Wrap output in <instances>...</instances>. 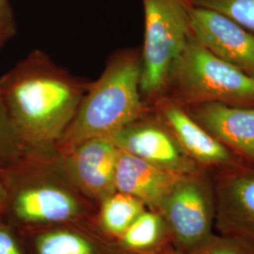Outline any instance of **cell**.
<instances>
[{
	"mask_svg": "<svg viewBox=\"0 0 254 254\" xmlns=\"http://www.w3.org/2000/svg\"><path fill=\"white\" fill-rule=\"evenodd\" d=\"M91 81L33 50L0 77V98L25 152H53Z\"/></svg>",
	"mask_w": 254,
	"mask_h": 254,
	"instance_id": "obj_1",
	"label": "cell"
},
{
	"mask_svg": "<svg viewBox=\"0 0 254 254\" xmlns=\"http://www.w3.org/2000/svg\"><path fill=\"white\" fill-rule=\"evenodd\" d=\"M6 189L1 215L19 230L91 220L97 205L74 185L56 152H25L0 168Z\"/></svg>",
	"mask_w": 254,
	"mask_h": 254,
	"instance_id": "obj_2",
	"label": "cell"
},
{
	"mask_svg": "<svg viewBox=\"0 0 254 254\" xmlns=\"http://www.w3.org/2000/svg\"><path fill=\"white\" fill-rule=\"evenodd\" d=\"M139 80L140 50L125 48L111 55L99 78L91 81L56 152L63 154L93 137H112L149 111Z\"/></svg>",
	"mask_w": 254,
	"mask_h": 254,
	"instance_id": "obj_3",
	"label": "cell"
},
{
	"mask_svg": "<svg viewBox=\"0 0 254 254\" xmlns=\"http://www.w3.org/2000/svg\"><path fill=\"white\" fill-rule=\"evenodd\" d=\"M184 109L205 103L254 107V77L190 36L173 63L163 96Z\"/></svg>",
	"mask_w": 254,
	"mask_h": 254,
	"instance_id": "obj_4",
	"label": "cell"
},
{
	"mask_svg": "<svg viewBox=\"0 0 254 254\" xmlns=\"http://www.w3.org/2000/svg\"><path fill=\"white\" fill-rule=\"evenodd\" d=\"M144 41L139 91L151 107L163 96L168 76L191 35L186 0H142Z\"/></svg>",
	"mask_w": 254,
	"mask_h": 254,
	"instance_id": "obj_5",
	"label": "cell"
},
{
	"mask_svg": "<svg viewBox=\"0 0 254 254\" xmlns=\"http://www.w3.org/2000/svg\"><path fill=\"white\" fill-rule=\"evenodd\" d=\"M157 211L172 236L173 246L184 254L213 235L215 194L207 172L183 178L164 199Z\"/></svg>",
	"mask_w": 254,
	"mask_h": 254,
	"instance_id": "obj_6",
	"label": "cell"
},
{
	"mask_svg": "<svg viewBox=\"0 0 254 254\" xmlns=\"http://www.w3.org/2000/svg\"><path fill=\"white\" fill-rule=\"evenodd\" d=\"M209 174L215 194L214 226L219 235L236 239L254 254V165Z\"/></svg>",
	"mask_w": 254,
	"mask_h": 254,
	"instance_id": "obj_7",
	"label": "cell"
},
{
	"mask_svg": "<svg viewBox=\"0 0 254 254\" xmlns=\"http://www.w3.org/2000/svg\"><path fill=\"white\" fill-rule=\"evenodd\" d=\"M111 138L123 152L171 173L195 175L205 172L185 152L170 127L152 109Z\"/></svg>",
	"mask_w": 254,
	"mask_h": 254,
	"instance_id": "obj_8",
	"label": "cell"
},
{
	"mask_svg": "<svg viewBox=\"0 0 254 254\" xmlns=\"http://www.w3.org/2000/svg\"><path fill=\"white\" fill-rule=\"evenodd\" d=\"M187 4L193 38L221 61L254 77V33L218 11Z\"/></svg>",
	"mask_w": 254,
	"mask_h": 254,
	"instance_id": "obj_9",
	"label": "cell"
},
{
	"mask_svg": "<svg viewBox=\"0 0 254 254\" xmlns=\"http://www.w3.org/2000/svg\"><path fill=\"white\" fill-rule=\"evenodd\" d=\"M120 154L121 149L111 137H93L59 155L74 185L98 206L116 191L115 173Z\"/></svg>",
	"mask_w": 254,
	"mask_h": 254,
	"instance_id": "obj_10",
	"label": "cell"
},
{
	"mask_svg": "<svg viewBox=\"0 0 254 254\" xmlns=\"http://www.w3.org/2000/svg\"><path fill=\"white\" fill-rule=\"evenodd\" d=\"M150 108L170 127L185 152L201 170L213 173L249 163L209 134L186 109L168 98L161 97Z\"/></svg>",
	"mask_w": 254,
	"mask_h": 254,
	"instance_id": "obj_11",
	"label": "cell"
},
{
	"mask_svg": "<svg viewBox=\"0 0 254 254\" xmlns=\"http://www.w3.org/2000/svg\"><path fill=\"white\" fill-rule=\"evenodd\" d=\"M28 254H129L92 220L20 230Z\"/></svg>",
	"mask_w": 254,
	"mask_h": 254,
	"instance_id": "obj_12",
	"label": "cell"
},
{
	"mask_svg": "<svg viewBox=\"0 0 254 254\" xmlns=\"http://www.w3.org/2000/svg\"><path fill=\"white\" fill-rule=\"evenodd\" d=\"M185 109L220 143L254 165V107L205 103Z\"/></svg>",
	"mask_w": 254,
	"mask_h": 254,
	"instance_id": "obj_13",
	"label": "cell"
},
{
	"mask_svg": "<svg viewBox=\"0 0 254 254\" xmlns=\"http://www.w3.org/2000/svg\"><path fill=\"white\" fill-rule=\"evenodd\" d=\"M189 175L171 173L121 150L115 173L116 190L141 200L157 210L173 188Z\"/></svg>",
	"mask_w": 254,
	"mask_h": 254,
	"instance_id": "obj_14",
	"label": "cell"
},
{
	"mask_svg": "<svg viewBox=\"0 0 254 254\" xmlns=\"http://www.w3.org/2000/svg\"><path fill=\"white\" fill-rule=\"evenodd\" d=\"M118 241L129 254H160L173 245L162 215L157 210L148 208L133 221Z\"/></svg>",
	"mask_w": 254,
	"mask_h": 254,
	"instance_id": "obj_15",
	"label": "cell"
},
{
	"mask_svg": "<svg viewBox=\"0 0 254 254\" xmlns=\"http://www.w3.org/2000/svg\"><path fill=\"white\" fill-rule=\"evenodd\" d=\"M145 209L136 197L116 190L101 201L91 220L105 236L119 240Z\"/></svg>",
	"mask_w": 254,
	"mask_h": 254,
	"instance_id": "obj_16",
	"label": "cell"
},
{
	"mask_svg": "<svg viewBox=\"0 0 254 254\" xmlns=\"http://www.w3.org/2000/svg\"><path fill=\"white\" fill-rule=\"evenodd\" d=\"M190 5L213 9L254 33V0H186Z\"/></svg>",
	"mask_w": 254,
	"mask_h": 254,
	"instance_id": "obj_17",
	"label": "cell"
},
{
	"mask_svg": "<svg viewBox=\"0 0 254 254\" xmlns=\"http://www.w3.org/2000/svg\"><path fill=\"white\" fill-rule=\"evenodd\" d=\"M24 153V146L0 98V168L14 162Z\"/></svg>",
	"mask_w": 254,
	"mask_h": 254,
	"instance_id": "obj_18",
	"label": "cell"
},
{
	"mask_svg": "<svg viewBox=\"0 0 254 254\" xmlns=\"http://www.w3.org/2000/svg\"><path fill=\"white\" fill-rule=\"evenodd\" d=\"M186 254H254L242 243L222 235H211Z\"/></svg>",
	"mask_w": 254,
	"mask_h": 254,
	"instance_id": "obj_19",
	"label": "cell"
},
{
	"mask_svg": "<svg viewBox=\"0 0 254 254\" xmlns=\"http://www.w3.org/2000/svg\"><path fill=\"white\" fill-rule=\"evenodd\" d=\"M0 254H28L20 230L0 214Z\"/></svg>",
	"mask_w": 254,
	"mask_h": 254,
	"instance_id": "obj_20",
	"label": "cell"
},
{
	"mask_svg": "<svg viewBox=\"0 0 254 254\" xmlns=\"http://www.w3.org/2000/svg\"><path fill=\"white\" fill-rule=\"evenodd\" d=\"M17 25L9 0H0V50L15 36Z\"/></svg>",
	"mask_w": 254,
	"mask_h": 254,
	"instance_id": "obj_21",
	"label": "cell"
},
{
	"mask_svg": "<svg viewBox=\"0 0 254 254\" xmlns=\"http://www.w3.org/2000/svg\"><path fill=\"white\" fill-rule=\"evenodd\" d=\"M6 203V189L0 176V214L2 213Z\"/></svg>",
	"mask_w": 254,
	"mask_h": 254,
	"instance_id": "obj_22",
	"label": "cell"
},
{
	"mask_svg": "<svg viewBox=\"0 0 254 254\" xmlns=\"http://www.w3.org/2000/svg\"><path fill=\"white\" fill-rule=\"evenodd\" d=\"M160 254H184L183 253H181L180 251H178V250H176L173 245L169 246L168 248H166L165 250H164L163 252L161 253Z\"/></svg>",
	"mask_w": 254,
	"mask_h": 254,
	"instance_id": "obj_23",
	"label": "cell"
}]
</instances>
